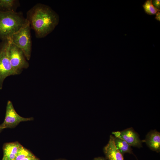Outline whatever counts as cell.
<instances>
[{
    "mask_svg": "<svg viewBox=\"0 0 160 160\" xmlns=\"http://www.w3.org/2000/svg\"><path fill=\"white\" fill-rule=\"evenodd\" d=\"M26 19L31 28L38 38L45 37L51 33L58 24V15L48 6L38 4L27 13Z\"/></svg>",
    "mask_w": 160,
    "mask_h": 160,
    "instance_id": "1",
    "label": "cell"
},
{
    "mask_svg": "<svg viewBox=\"0 0 160 160\" xmlns=\"http://www.w3.org/2000/svg\"><path fill=\"white\" fill-rule=\"evenodd\" d=\"M26 20L20 13L0 11V39L4 41L9 40Z\"/></svg>",
    "mask_w": 160,
    "mask_h": 160,
    "instance_id": "2",
    "label": "cell"
},
{
    "mask_svg": "<svg viewBox=\"0 0 160 160\" xmlns=\"http://www.w3.org/2000/svg\"><path fill=\"white\" fill-rule=\"evenodd\" d=\"M31 28L30 23L26 19L22 27L9 40L22 50L28 60L30 59L31 52Z\"/></svg>",
    "mask_w": 160,
    "mask_h": 160,
    "instance_id": "3",
    "label": "cell"
},
{
    "mask_svg": "<svg viewBox=\"0 0 160 160\" xmlns=\"http://www.w3.org/2000/svg\"><path fill=\"white\" fill-rule=\"evenodd\" d=\"M0 48V89L7 77L17 75L13 69L8 55L9 41H5Z\"/></svg>",
    "mask_w": 160,
    "mask_h": 160,
    "instance_id": "4",
    "label": "cell"
},
{
    "mask_svg": "<svg viewBox=\"0 0 160 160\" xmlns=\"http://www.w3.org/2000/svg\"><path fill=\"white\" fill-rule=\"evenodd\" d=\"M9 41L8 51L9 59L13 69L18 75L23 69L28 68L29 63L22 50Z\"/></svg>",
    "mask_w": 160,
    "mask_h": 160,
    "instance_id": "5",
    "label": "cell"
},
{
    "mask_svg": "<svg viewBox=\"0 0 160 160\" xmlns=\"http://www.w3.org/2000/svg\"><path fill=\"white\" fill-rule=\"evenodd\" d=\"M33 117L24 118L19 115L16 112L12 102L8 100L7 103L4 121L0 125V129L15 127L21 122L33 120Z\"/></svg>",
    "mask_w": 160,
    "mask_h": 160,
    "instance_id": "6",
    "label": "cell"
},
{
    "mask_svg": "<svg viewBox=\"0 0 160 160\" xmlns=\"http://www.w3.org/2000/svg\"><path fill=\"white\" fill-rule=\"evenodd\" d=\"M115 137L121 138L131 146L140 148L142 147V141L138 134L132 128H129L121 131L112 132Z\"/></svg>",
    "mask_w": 160,
    "mask_h": 160,
    "instance_id": "7",
    "label": "cell"
},
{
    "mask_svg": "<svg viewBox=\"0 0 160 160\" xmlns=\"http://www.w3.org/2000/svg\"><path fill=\"white\" fill-rule=\"evenodd\" d=\"M114 138V136L110 135L108 143L103 148L106 159L107 160H124L123 155L115 145Z\"/></svg>",
    "mask_w": 160,
    "mask_h": 160,
    "instance_id": "8",
    "label": "cell"
},
{
    "mask_svg": "<svg viewBox=\"0 0 160 160\" xmlns=\"http://www.w3.org/2000/svg\"><path fill=\"white\" fill-rule=\"evenodd\" d=\"M145 142L152 150L159 153L160 151V133L154 130H151L147 135L145 140Z\"/></svg>",
    "mask_w": 160,
    "mask_h": 160,
    "instance_id": "9",
    "label": "cell"
},
{
    "mask_svg": "<svg viewBox=\"0 0 160 160\" xmlns=\"http://www.w3.org/2000/svg\"><path fill=\"white\" fill-rule=\"evenodd\" d=\"M21 145L17 142L4 144L3 147V156L2 160H15Z\"/></svg>",
    "mask_w": 160,
    "mask_h": 160,
    "instance_id": "10",
    "label": "cell"
},
{
    "mask_svg": "<svg viewBox=\"0 0 160 160\" xmlns=\"http://www.w3.org/2000/svg\"><path fill=\"white\" fill-rule=\"evenodd\" d=\"M114 142L117 149L123 155L126 153L133 154L131 146L123 139L114 137Z\"/></svg>",
    "mask_w": 160,
    "mask_h": 160,
    "instance_id": "11",
    "label": "cell"
},
{
    "mask_svg": "<svg viewBox=\"0 0 160 160\" xmlns=\"http://www.w3.org/2000/svg\"><path fill=\"white\" fill-rule=\"evenodd\" d=\"M17 1L15 0H0V9L5 11L15 12L14 10Z\"/></svg>",
    "mask_w": 160,
    "mask_h": 160,
    "instance_id": "12",
    "label": "cell"
},
{
    "mask_svg": "<svg viewBox=\"0 0 160 160\" xmlns=\"http://www.w3.org/2000/svg\"><path fill=\"white\" fill-rule=\"evenodd\" d=\"M34 156H35L31 151L21 145L15 160H21L27 157Z\"/></svg>",
    "mask_w": 160,
    "mask_h": 160,
    "instance_id": "13",
    "label": "cell"
},
{
    "mask_svg": "<svg viewBox=\"0 0 160 160\" xmlns=\"http://www.w3.org/2000/svg\"><path fill=\"white\" fill-rule=\"evenodd\" d=\"M145 13L150 15L155 14L160 10L156 8L153 5L152 0H146L143 5Z\"/></svg>",
    "mask_w": 160,
    "mask_h": 160,
    "instance_id": "14",
    "label": "cell"
},
{
    "mask_svg": "<svg viewBox=\"0 0 160 160\" xmlns=\"http://www.w3.org/2000/svg\"><path fill=\"white\" fill-rule=\"evenodd\" d=\"M152 3L153 5L157 9L160 10V1L159 0H154L152 1Z\"/></svg>",
    "mask_w": 160,
    "mask_h": 160,
    "instance_id": "15",
    "label": "cell"
},
{
    "mask_svg": "<svg viewBox=\"0 0 160 160\" xmlns=\"http://www.w3.org/2000/svg\"><path fill=\"white\" fill-rule=\"evenodd\" d=\"M21 160H39V159L36 156L28 157Z\"/></svg>",
    "mask_w": 160,
    "mask_h": 160,
    "instance_id": "16",
    "label": "cell"
},
{
    "mask_svg": "<svg viewBox=\"0 0 160 160\" xmlns=\"http://www.w3.org/2000/svg\"><path fill=\"white\" fill-rule=\"evenodd\" d=\"M156 16L155 17V19L157 20L160 21V11H158L156 14Z\"/></svg>",
    "mask_w": 160,
    "mask_h": 160,
    "instance_id": "17",
    "label": "cell"
},
{
    "mask_svg": "<svg viewBox=\"0 0 160 160\" xmlns=\"http://www.w3.org/2000/svg\"><path fill=\"white\" fill-rule=\"evenodd\" d=\"M92 160H106V159L103 157H98L95 158Z\"/></svg>",
    "mask_w": 160,
    "mask_h": 160,
    "instance_id": "18",
    "label": "cell"
},
{
    "mask_svg": "<svg viewBox=\"0 0 160 160\" xmlns=\"http://www.w3.org/2000/svg\"><path fill=\"white\" fill-rule=\"evenodd\" d=\"M67 160L66 159H56V160Z\"/></svg>",
    "mask_w": 160,
    "mask_h": 160,
    "instance_id": "19",
    "label": "cell"
},
{
    "mask_svg": "<svg viewBox=\"0 0 160 160\" xmlns=\"http://www.w3.org/2000/svg\"><path fill=\"white\" fill-rule=\"evenodd\" d=\"M1 130H0V132H1Z\"/></svg>",
    "mask_w": 160,
    "mask_h": 160,
    "instance_id": "20",
    "label": "cell"
}]
</instances>
